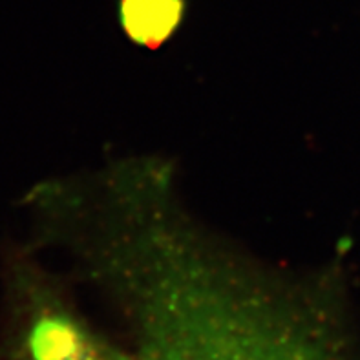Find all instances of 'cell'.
Wrapping results in <instances>:
<instances>
[{"mask_svg": "<svg viewBox=\"0 0 360 360\" xmlns=\"http://www.w3.org/2000/svg\"><path fill=\"white\" fill-rule=\"evenodd\" d=\"M24 207L33 249L99 298L136 360H360L342 271L271 264L218 234L169 158L42 179Z\"/></svg>", "mask_w": 360, "mask_h": 360, "instance_id": "obj_1", "label": "cell"}, {"mask_svg": "<svg viewBox=\"0 0 360 360\" xmlns=\"http://www.w3.org/2000/svg\"><path fill=\"white\" fill-rule=\"evenodd\" d=\"M0 360H136L84 313L77 288L32 245L6 260Z\"/></svg>", "mask_w": 360, "mask_h": 360, "instance_id": "obj_2", "label": "cell"}, {"mask_svg": "<svg viewBox=\"0 0 360 360\" xmlns=\"http://www.w3.org/2000/svg\"><path fill=\"white\" fill-rule=\"evenodd\" d=\"M187 0H119V22L134 44L160 48L185 17Z\"/></svg>", "mask_w": 360, "mask_h": 360, "instance_id": "obj_3", "label": "cell"}]
</instances>
